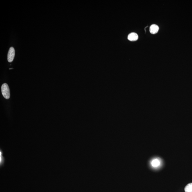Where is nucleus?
<instances>
[{
  "label": "nucleus",
  "instance_id": "7ed1b4c3",
  "mask_svg": "<svg viewBox=\"0 0 192 192\" xmlns=\"http://www.w3.org/2000/svg\"><path fill=\"white\" fill-rule=\"evenodd\" d=\"M139 38L138 35L136 33L132 32L128 36V40L131 41H134L138 40Z\"/></svg>",
  "mask_w": 192,
  "mask_h": 192
},
{
  "label": "nucleus",
  "instance_id": "f257e3e1",
  "mask_svg": "<svg viewBox=\"0 0 192 192\" xmlns=\"http://www.w3.org/2000/svg\"><path fill=\"white\" fill-rule=\"evenodd\" d=\"M1 90L3 97L6 99H9L10 97V92L9 87L7 84H3L1 86Z\"/></svg>",
  "mask_w": 192,
  "mask_h": 192
},
{
  "label": "nucleus",
  "instance_id": "39448f33",
  "mask_svg": "<svg viewBox=\"0 0 192 192\" xmlns=\"http://www.w3.org/2000/svg\"><path fill=\"white\" fill-rule=\"evenodd\" d=\"M159 27L158 26L155 24H153L150 27L149 31L152 34H155L157 33L158 32Z\"/></svg>",
  "mask_w": 192,
  "mask_h": 192
},
{
  "label": "nucleus",
  "instance_id": "f03ea898",
  "mask_svg": "<svg viewBox=\"0 0 192 192\" xmlns=\"http://www.w3.org/2000/svg\"><path fill=\"white\" fill-rule=\"evenodd\" d=\"M15 56V50L13 47H11L9 49L8 54V60L9 62H11L13 60Z\"/></svg>",
  "mask_w": 192,
  "mask_h": 192
},
{
  "label": "nucleus",
  "instance_id": "423d86ee",
  "mask_svg": "<svg viewBox=\"0 0 192 192\" xmlns=\"http://www.w3.org/2000/svg\"><path fill=\"white\" fill-rule=\"evenodd\" d=\"M185 192H192V183L187 185L185 188Z\"/></svg>",
  "mask_w": 192,
  "mask_h": 192
},
{
  "label": "nucleus",
  "instance_id": "0eeeda50",
  "mask_svg": "<svg viewBox=\"0 0 192 192\" xmlns=\"http://www.w3.org/2000/svg\"><path fill=\"white\" fill-rule=\"evenodd\" d=\"M3 152L2 151H1V152H0V159H1V160H0V165H3V164H4V162H5V158L4 157H3Z\"/></svg>",
  "mask_w": 192,
  "mask_h": 192
},
{
  "label": "nucleus",
  "instance_id": "20e7f679",
  "mask_svg": "<svg viewBox=\"0 0 192 192\" xmlns=\"http://www.w3.org/2000/svg\"><path fill=\"white\" fill-rule=\"evenodd\" d=\"M161 162L159 159H154L151 162V165L153 168H158L160 165Z\"/></svg>",
  "mask_w": 192,
  "mask_h": 192
}]
</instances>
